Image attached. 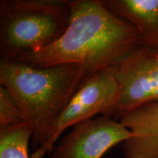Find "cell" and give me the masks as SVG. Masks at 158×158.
Listing matches in <instances>:
<instances>
[{"instance_id":"1","label":"cell","mask_w":158,"mask_h":158,"mask_svg":"<svg viewBox=\"0 0 158 158\" xmlns=\"http://www.w3.org/2000/svg\"><path fill=\"white\" fill-rule=\"evenodd\" d=\"M68 28L56 42L9 61L34 68L84 64L89 75L116 67L143 45L133 25L110 12L101 0H70Z\"/></svg>"},{"instance_id":"2","label":"cell","mask_w":158,"mask_h":158,"mask_svg":"<svg viewBox=\"0 0 158 158\" xmlns=\"http://www.w3.org/2000/svg\"><path fill=\"white\" fill-rule=\"evenodd\" d=\"M88 76L81 64L34 68L5 59L0 62V84L16 100L37 148L46 143L52 124Z\"/></svg>"},{"instance_id":"3","label":"cell","mask_w":158,"mask_h":158,"mask_svg":"<svg viewBox=\"0 0 158 158\" xmlns=\"http://www.w3.org/2000/svg\"><path fill=\"white\" fill-rule=\"evenodd\" d=\"M70 0H1L0 57L10 60L56 42L68 28Z\"/></svg>"},{"instance_id":"4","label":"cell","mask_w":158,"mask_h":158,"mask_svg":"<svg viewBox=\"0 0 158 158\" xmlns=\"http://www.w3.org/2000/svg\"><path fill=\"white\" fill-rule=\"evenodd\" d=\"M119 94L116 67L88 76L52 124L46 143L43 147L37 148L30 157L44 158L51 153L65 130L94 118L97 114L105 115L118 101Z\"/></svg>"},{"instance_id":"5","label":"cell","mask_w":158,"mask_h":158,"mask_svg":"<svg viewBox=\"0 0 158 158\" xmlns=\"http://www.w3.org/2000/svg\"><path fill=\"white\" fill-rule=\"evenodd\" d=\"M118 101L105 116L119 121L144 104L158 102V48L142 45L116 66Z\"/></svg>"},{"instance_id":"6","label":"cell","mask_w":158,"mask_h":158,"mask_svg":"<svg viewBox=\"0 0 158 158\" xmlns=\"http://www.w3.org/2000/svg\"><path fill=\"white\" fill-rule=\"evenodd\" d=\"M130 136V130L119 121L100 115L76 124L49 155L51 158H102Z\"/></svg>"},{"instance_id":"7","label":"cell","mask_w":158,"mask_h":158,"mask_svg":"<svg viewBox=\"0 0 158 158\" xmlns=\"http://www.w3.org/2000/svg\"><path fill=\"white\" fill-rule=\"evenodd\" d=\"M131 133L122 143L125 158H158V102L144 104L119 119Z\"/></svg>"},{"instance_id":"8","label":"cell","mask_w":158,"mask_h":158,"mask_svg":"<svg viewBox=\"0 0 158 158\" xmlns=\"http://www.w3.org/2000/svg\"><path fill=\"white\" fill-rule=\"evenodd\" d=\"M106 9L133 25L143 45L158 48V0H101Z\"/></svg>"},{"instance_id":"9","label":"cell","mask_w":158,"mask_h":158,"mask_svg":"<svg viewBox=\"0 0 158 158\" xmlns=\"http://www.w3.org/2000/svg\"><path fill=\"white\" fill-rule=\"evenodd\" d=\"M33 132L27 124L0 129V158H31L29 141Z\"/></svg>"},{"instance_id":"10","label":"cell","mask_w":158,"mask_h":158,"mask_svg":"<svg viewBox=\"0 0 158 158\" xmlns=\"http://www.w3.org/2000/svg\"><path fill=\"white\" fill-rule=\"evenodd\" d=\"M24 122L21 110L13 94L0 85V129Z\"/></svg>"}]
</instances>
